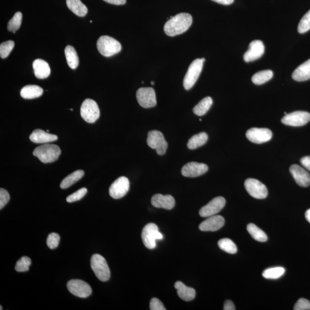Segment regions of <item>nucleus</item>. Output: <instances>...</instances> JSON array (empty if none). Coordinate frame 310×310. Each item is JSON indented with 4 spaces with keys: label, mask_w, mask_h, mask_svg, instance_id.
I'll return each instance as SVG.
<instances>
[{
    "label": "nucleus",
    "mask_w": 310,
    "mask_h": 310,
    "mask_svg": "<svg viewBox=\"0 0 310 310\" xmlns=\"http://www.w3.org/2000/svg\"><path fill=\"white\" fill-rule=\"evenodd\" d=\"M290 172L296 182L303 187H309L310 185V175L302 167L297 165L290 167Z\"/></svg>",
    "instance_id": "18"
},
{
    "label": "nucleus",
    "mask_w": 310,
    "mask_h": 310,
    "mask_svg": "<svg viewBox=\"0 0 310 310\" xmlns=\"http://www.w3.org/2000/svg\"><path fill=\"white\" fill-rule=\"evenodd\" d=\"M310 121V113L304 111H296L287 114L281 119V123L291 127H302Z\"/></svg>",
    "instance_id": "9"
},
{
    "label": "nucleus",
    "mask_w": 310,
    "mask_h": 310,
    "mask_svg": "<svg viewBox=\"0 0 310 310\" xmlns=\"http://www.w3.org/2000/svg\"><path fill=\"white\" fill-rule=\"evenodd\" d=\"M213 105V99L211 97H207L202 99L193 108L195 115L202 116L209 111Z\"/></svg>",
    "instance_id": "29"
},
{
    "label": "nucleus",
    "mask_w": 310,
    "mask_h": 310,
    "mask_svg": "<svg viewBox=\"0 0 310 310\" xmlns=\"http://www.w3.org/2000/svg\"><path fill=\"white\" fill-rule=\"evenodd\" d=\"M91 267L96 276L102 281H108L110 277V269L104 258L95 254L91 259Z\"/></svg>",
    "instance_id": "4"
},
{
    "label": "nucleus",
    "mask_w": 310,
    "mask_h": 310,
    "mask_svg": "<svg viewBox=\"0 0 310 310\" xmlns=\"http://www.w3.org/2000/svg\"><path fill=\"white\" fill-rule=\"evenodd\" d=\"M70 110H71V111H73V109H70Z\"/></svg>",
    "instance_id": "52"
},
{
    "label": "nucleus",
    "mask_w": 310,
    "mask_h": 310,
    "mask_svg": "<svg viewBox=\"0 0 310 310\" xmlns=\"http://www.w3.org/2000/svg\"><path fill=\"white\" fill-rule=\"evenodd\" d=\"M208 140V136L205 133H201L194 135L188 140L187 147L190 149H197L205 144Z\"/></svg>",
    "instance_id": "30"
},
{
    "label": "nucleus",
    "mask_w": 310,
    "mask_h": 310,
    "mask_svg": "<svg viewBox=\"0 0 310 310\" xmlns=\"http://www.w3.org/2000/svg\"><path fill=\"white\" fill-rule=\"evenodd\" d=\"M295 310H310V302L305 298L299 299L294 306Z\"/></svg>",
    "instance_id": "41"
},
{
    "label": "nucleus",
    "mask_w": 310,
    "mask_h": 310,
    "mask_svg": "<svg viewBox=\"0 0 310 310\" xmlns=\"http://www.w3.org/2000/svg\"><path fill=\"white\" fill-rule=\"evenodd\" d=\"M22 13L17 12L13 16L12 19H10L8 24V30L10 32H12L15 34L16 32L19 29L21 21H22Z\"/></svg>",
    "instance_id": "35"
},
{
    "label": "nucleus",
    "mask_w": 310,
    "mask_h": 310,
    "mask_svg": "<svg viewBox=\"0 0 310 310\" xmlns=\"http://www.w3.org/2000/svg\"><path fill=\"white\" fill-rule=\"evenodd\" d=\"M58 136L55 134L48 133L41 130H36L30 136L31 141L37 144L48 143L58 140Z\"/></svg>",
    "instance_id": "21"
},
{
    "label": "nucleus",
    "mask_w": 310,
    "mask_h": 310,
    "mask_svg": "<svg viewBox=\"0 0 310 310\" xmlns=\"http://www.w3.org/2000/svg\"><path fill=\"white\" fill-rule=\"evenodd\" d=\"M137 101L142 108H150L156 105L155 91L152 88H141L136 92Z\"/></svg>",
    "instance_id": "11"
},
{
    "label": "nucleus",
    "mask_w": 310,
    "mask_h": 310,
    "mask_svg": "<svg viewBox=\"0 0 310 310\" xmlns=\"http://www.w3.org/2000/svg\"><path fill=\"white\" fill-rule=\"evenodd\" d=\"M293 80L298 82L310 79V59L297 67L292 75Z\"/></svg>",
    "instance_id": "24"
},
{
    "label": "nucleus",
    "mask_w": 310,
    "mask_h": 310,
    "mask_svg": "<svg viewBox=\"0 0 310 310\" xmlns=\"http://www.w3.org/2000/svg\"><path fill=\"white\" fill-rule=\"evenodd\" d=\"M97 48L99 53L105 57L117 54L121 50L120 42L109 36H102L97 41Z\"/></svg>",
    "instance_id": "3"
},
{
    "label": "nucleus",
    "mask_w": 310,
    "mask_h": 310,
    "mask_svg": "<svg viewBox=\"0 0 310 310\" xmlns=\"http://www.w3.org/2000/svg\"><path fill=\"white\" fill-rule=\"evenodd\" d=\"M151 84L153 85H154L155 83H154V82H151Z\"/></svg>",
    "instance_id": "50"
},
{
    "label": "nucleus",
    "mask_w": 310,
    "mask_h": 310,
    "mask_svg": "<svg viewBox=\"0 0 310 310\" xmlns=\"http://www.w3.org/2000/svg\"><path fill=\"white\" fill-rule=\"evenodd\" d=\"M147 142L149 147L156 149L157 154L159 155H164L166 154L167 149L168 148V143L161 132L149 131Z\"/></svg>",
    "instance_id": "8"
},
{
    "label": "nucleus",
    "mask_w": 310,
    "mask_h": 310,
    "mask_svg": "<svg viewBox=\"0 0 310 310\" xmlns=\"http://www.w3.org/2000/svg\"><path fill=\"white\" fill-rule=\"evenodd\" d=\"M223 310H235L236 308H235V306L232 301L230 300H227L224 302L223 306Z\"/></svg>",
    "instance_id": "45"
},
{
    "label": "nucleus",
    "mask_w": 310,
    "mask_h": 310,
    "mask_svg": "<svg viewBox=\"0 0 310 310\" xmlns=\"http://www.w3.org/2000/svg\"><path fill=\"white\" fill-rule=\"evenodd\" d=\"M265 47L263 42L256 40L251 43L248 50L245 53L244 60L245 62H250L261 58L265 53Z\"/></svg>",
    "instance_id": "17"
},
{
    "label": "nucleus",
    "mask_w": 310,
    "mask_h": 310,
    "mask_svg": "<svg viewBox=\"0 0 310 310\" xmlns=\"http://www.w3.org/2000/svg\"><path fill=\"white\" fill-rule=\"evenodd\" d=\"M60 236L58 234L52 233L48 235L47 239V245L49 249H53L58 247L60 241Z\"/></svg>",
    "instance_id": "40"
},
{
    "label": "nucleus",
    "mask_w": 310,
    "mask_h": 310,
    "mask_svg": "<svg viewBox=\"0 0 310 310\" xmlns=\"http://www.w3.org/2000/svg\"><path fill=\"white\" fill-rule=\"evenodd\" d=\"M141 237L145 247L149 249L156 248V240H162L163 238L162 234L159 231L158 227L153 223L146 224L142 229Z\"/></svg>",
    "instance_id": "5"
},
{
    "label": "nucleus",
    "mask_w": 310,
    "mask_h": 310,
    "mask_svg": "<svg viewBox=\"0 0 310 310\" xmlns=\"http://www.w3.org/2000/svg\"><path fill=\"white\" fill-rule=\"evenodd\" d=\"M67 287L70 293L77 297L86 298L92 293L90 285L83 280H71L67 283Z\"/></svg>",
    "instance_id": "12"
},
{
    "label": "nucleus",
    "mask_w": 310,
    "mask_h": 310,
    "mask_svg": "<svg viewBox=\"0 0 310 310\" xmlns=\"http://www.w3.org/2000/svg\"><path fill=\"white\" fill-rule=\"evenodd\" d=\"M44 93V90L37 85H27L20 91V95L24 99H31L37 98Z\"/></svg>",
    "instance_id": "25"
},
{
    "label": "nucleus",
    "mask_w": 310,
    "mask_h": 310,
    "mask_svg": "<svg viewBox=\"0 0 310 310\" xmlns=\"http://www.w3.org/2000/svg\"><path fill=\"white\" fill-rule=\"evenodd\" d=\"M219 248L221 250L230 254H236L237 247L234 242L229 238H222L218 242Z\"/></svg>",
    "instance_id": "34"
},
{
    "label": "nucleus",
    "mask_w": 310,
    "mask_h": 310,
    "mask_svg": "<svg viewBox=\"0 0 310 310\" xmlns=\"http://www.w3.org/2000/svg\"><path fill=\"white\" fill-rule=\"evenodd\" d=\"M103 1L116 5H124L126 3V0H103Z\"/></svg>",
    "instance_id": "46"
},
{
    "label": "nucleus",
    "mask_w": 310,
    "mask_h": 310,
    "mask_svg": "<svg viewBox=\"0 0 310 310\" xmlns=\"http://www.w3.org/2000/svg\"><path fill=\"white\" fill-rule=\"evenodd\" d=\"M149 308L151 310H166V309L164 306L162 302L159 299L154 298L151 299Z\"/></svg>",
    "instance_id": "43"
},
{
    "label": "nucleus",
    "mask_w": 310,
    "mask_h": 310,
    "mask_svg": "<svg viewBox=\"0 0 310 310\" xmlns=\"http://www.w3.org/2000/svg\"><path fill=\"white\" fill-rule=\"evenodd\" d=\"M212 1L220 3V4L228 5L231 4L234 0H212Z\"/></svg>",
    "instance_id": "47"
},
{
    "label": "nucleus",
    "mask_w": 310,
    "mask_h": 310,
    "mask_svg": "<svg viewBox=\"0 0 310 310\" xmlns=\"http://www.w3.org/2000/svg\"><path fill=\"white\" fill-rule=\"evenodd\" d=\"M81 115L87 123H94L100 116L97 103L91 99H85L81 107Z\"/></svg>",
    "instance_id": "7"
},
{
    "label": "nucleus",
    "mask_w": 310,
    "mask_h": 310,
    "mask_svg": "<svg viewBox=\"0 0 310 310\" xmlns=\"http://www.w3.org/2000/svg\"><path fill=\"white\" fill-rule=\"evenodd\" d=\"M310 30V10L302 18L298 25V31L300 34H304Z\"/></svg>",
    "instance_id": "37"
},
{
    "label": "nucleus",
    "mask_w": 310,
    "mask_h": 310,
    "mask_svg": "<svg viewBox=\"0 0 310 310\" xmlns=\"http://www.w3.org/2000/svg\"><path fill=\"white\" fill-rule=\"evenodd\" d=\"M88 192L87 188H82L79 190L74 192L73 194L69 196L66 198L67 202L71 203L76 202L81 200V199L84 198V196L87 194Z\"/></svg>",
    "instance_id": "39"
},
{
    "label": "nucleus",
    "mask_w": 310,
    "mask_h": 310,
    "mask_svg": "<svg viewBox=\"0 0 310 310\" xmlns=\"http://www.w3.org/2000/svg\"><path fill=\"white\" fill-rule=\"evenodd\" d=\"M10 199V195L8 192L4 188L0 189V209H2L8 204Z\"/></svg>",
    "instance_id": "42"
},
{
    "label": "nucleus",
    "mask_w": 310,
    "mask_h": 310,
    "mask_svg": "<svg viewBox=\"0 0 310 310\" xmlns=\"http://www.w3.org/2000/svg\"><path fill=\"white\" fill-rule=\"evenodd\" d=\"M67 64L71 69H76L79 65V58L76 49L71 45H67L65 50Z\"/></svg>",
    "instance_id": "27"
},
{
    "label": "nucleus",
    "mask_w": 310,
    "mask_h": 310,
    "mask_svg": "<svg viewBox=\"0 0 310 310\" xmlns=\"http://www.w3.org/2000/svg\"><path fill=\"white\" fill-rule=\"evenodd\" d=\"M85 172L83 170H77L64 179L60 183V188L62 189H66L72 186L74 183L79 181L84 176Z\"/></svg>",
    "instance_id": "28"
},
{
    "label": "nucleus",
    "mask_w": 310,
    "mask_h": 310,
    "mask_svg": "<svg viewBox=\"0 0 310 310\" xmlns=\"http://www.w3.org/2000/svg\"><path fill=\"white\" fill-rule=\"evenodd\" d=\"M175 288L177 290L179 297L184 301H191L195 297L196 292L194 288L186 286L181 281H177L175 284Z\"/></svg>",
    "instance_id": "23"
},
{
    "label": "nucleus",
    "mask_w": 310,
    "mask_h": 310,
    "mask_svg": "<svg viewBox=\"0 0 310 310\" xmlns=\"http://www.w3.org/2000/svg\"><path fill=\"white\" fill-rule=\"evenodd\" d=\"M49 130H47V131L46 132H47V133H49Z\"/></svg>",
    "instance_id": "53"
},
{
    "label": "nucleus",
    "mask_w": 310,
    "mask_h": 310,
    "mask_svg": "<svg viewBox=\"0 0 310 310\" xmlns=\"http://www.w3.org/2000/svg\"><path fill=\"white\" fill-rule=\"evenodd\" d=\"M192 23V17L190 14L181 13L167 21L164 27V31L169 37H175L187 31Z\"/></svg>",
    "instance_id": "1"
},
{
    "label": "nucleus",
    "mask_w": 310,
    "mask_h": 310,
    "mask_svg": "<svg viewBox=\"0 0 310 310\" xmlns=\"http://www.w3.org/2000/svg\"><path fill=\"white\" fill-rule=\"evenodd\" d=\"M204 65L202 59H197L191 63L183 80V87L186 90H190L197 81Z\"/></svg>",
    "instance_id": "6"
},
{
    "label": "nucleus",
    "mask_w": 310,
    "mask_h": 310,
    "mask_svg": "<svg viewBox=\"0 0 310 310\" xmlns=\"http://www.w3.org/2000/svg\"><path fill=\"white\" fill-rule=\"evenodd\" d=\"M202 61L205 62V58H202Z\"/></svg>",
    "instance_id": "49"
},
{
    "label": "nucleus",
    "mask_w": 310,
    "mask_h": 310,
    "mask_svg": "<svg viewBox=\"0 0 310 310\" xmlns=\"http://www.w3.org/2000/svg\"><path fill=\"white\" fill-rule=\"evenodd\" d=\"M301 163L306 169L310 171V156H305L301 159Z\"/></svg>",
    "instance_id": "44"
},
{
    "label": "nucleus",
    "mask_w": 310,
    "mask_h": 310,
    "mask_svg": "<svg viewBox=\"0 0 310 310\" xmlns=\"http://www.w3.org/2000/svg\"><path fill=\"white\" fill-rule=\"evenodd\" d=\"M305 217L306 220L310 223V209L308 210L305 213Z\"/></svg>",
    "instance_id": "48"
},
{
    "label": "nucleus",
    "mask_w": 310,
    "mask_h": 310,
    "mask_svg": "<svg viewBox=\"0 0 310 310\" xmlns=\"http://www.w3.org/2000/svg\"><path fill=\"white\" fill-rule=\"evenodd\" d=\"M3 309L2 308V306H1V307H0V310H2Z\"/></svg>",
    "instance_id": "51"
},
{
    "label": "nucleus",
    "mask_w": 310,
    "mask_h": 310,
    "mask_svg": "<svg viewBox=\"0 0 310 310\" xmlns=\"http://www.w3.org/2000/svg\"><path fill=\"white\" fill-rule=\"evenodd\" d=\"M66 4L68 8L78 16L84 17L88 13V8L81 0H66Z\"/></svg>",
    "instance_id": "26"
},
{
    "label": "nucleus",
    "mask_w": 310,
    "mask_h": 310,
    "mask_svg": "<svg viewBox=\"0 0 310 310\" xmlns=\"http://www.w3.org/2000/svg\"><path fill=\"white\" fill-rule=\"evenodd\" d=\"M244 186L249 194L256 199H265L268 195V190L261 181L252 178L245 180Z\"/></svg>",
    "instance_id": "10"
},
{
    "label": "nucleus",
    "mask_w": 310,
    "mask_h": 310,
    "mask_svg": "<svg viewBox=\"0 0 310 310\" xmlns=\"http://www.w3.org/2000/svg\"><path fill=\"white\" fill-rule=\"evenodd\" d=\"M285 273L283 267H273L266 269L263 272V276L266 279H277Z\"/></svg>",
    "instance_id": "33"
},
{
    "label": "nucleus",
    "mask_w": 310,
    "mask_h": 310,
    "mask_svg": "<svg viewBox=\"0 0 310 310\" xmlns=\"http://www.w3.org/2000/svg\"><path fill=\"white\" fill-rule=\"evenodd\" d=\"M224 224V220L221 216L215 215L209 217L199 226L203 231H215L221 229Z\"/></svg>",
    "instance_id": "19"
},
{
    "label": "nucleus",
    "mask_w": 310,
    "mask_h": 310,
    "mask_svg": "<svg viewBox=\"0 0 310 310\" xmlns=\"http://www.w3.org/2000/svg\"><path fill=\"white\" fill-rule=\"evenodd\" d=\"M130 186V181L127 177H120L114 181L109 188L110 197L116 199L124 197L129 191Z\"/></svg>",
    "instance_id": "14"
},
{
    "label": "nucleus",
    "mask_w": 310,
    "mask_h": 310,
    "mask_svg": "<svg viewBox=\"0 0 310 310\" xmlns=\"http://www.w3.org/2000/svg\"><path fill=\"white\" fill-rule=\"evenodd\" d=\"M273 76V73L271 70H263L254 75L252 78V81L255 85H260L271 80Z\"/></svg>",
    "instance_id": "32"
},
{
    "label": "nucleus",
    "mask_w": 310,
    "mask_h": 310,
    "mask_svg": "<svg viewBox=\"0 0 310 310\" xmlns=\"http://www.w3.org/2000/svg\"><path fill=\"white\" fill-rule=\"evenodd\" d=\"M33 69L36 77L38 79H45L48 77L51 73L50 67L47 62L38 59L33 62Z\"/></svg>",
    "instance_id": "22"
},
{
    "label": "nucleus",
    "mask_w": 310,
    "mask_h": 310,
    "mask_svg": "<svg viewBox=\"0 0 310 310\" xmlns=\"http://www.w3.org/2000/svg\"><path fill=\"white\" fill-rule=\"evenodd\" d=\"M226 204L225 199L218 197L212 199L208 204L202 207L199 210V215L202 217H209L217 215L224 208Z\"/></svg>",
    "instance_id": "15"
},
{
    "label": "nucleus",
    "mask_w": 310,
    "mask_h": 310,
    "mask_svg": "<svg viewBox=\"0 0 310 310\" xmlns=\"http://www.w3.org/2000/svg\"><path fill=\"white\" fill-rule=\"evenodd\" d=\"M151 204L156 208L172 210L176 205V201L172 195L157 194L153 196Z\"/></svg>",
    "instance_id": "20"
},
{
    "label": "nucleus",
    "mask_w": 310,
    "mask_h": 310,
    "mask_svg": "<svg viewBox=\"0 0 310 310\" xmlns=\"http://www.w3.org/2000/svg\"><path fill=\"white\" fill-rule=\"evenodd\" d=\"M248 140L256 144H263L269 141L272 137L271 131L267 128H252L246 133Z\"/></svg>",
    "instance_id": "13"
},
{
    "label": "nucleus",
    "mask_w": 310,
    "mask_h": 310,
    "mask_svg": "<svg viewBox=\"0 0 310 310\" xmlns=\"http://www.w3.org/2000/svg\"><path fill=\"white\" fill-rule=\"evenodd\" d=\"M14 46H15V42L12 41L2 43L0 45V56H1V58L2 59L7 58L13 50Z\"/></svg>",
    "instance_id": "38"
},
{
    "label": "nucleus",
    "mask_w": 310,
    "mask_h": 310,
    "mask_svg": "<svg viewBox=\"0 0 310 310\" xmlns=\"http://www.w3.org/2000/svg\"><path fill=\"white\" fill-rule=\"evenodd\" d=\"M208 166L204 163L190 162L181 169L182 176L188 177H195L202 176L208 171Z\"/></svg>",
    "instance_id": "16"
},
{
    "label": "nucleus",
    "mask_w": 310,
    "mask_h": 310,
    "mask_svg": "<svg viewBox=\"0 0 310 310\" xmlns=\"http://www.w3.org/2000/svg\"><path fill=\"white\" fill-rule=\"evenodd\" d=\"M61 154L59 146L54 144H46L36 148L33 155L44 163H52L58 160Z\"/></svg>",
    "instance_id": "2"
},
{
    "label": "nucleus",
    "mask_w": 310,
    "mask_h": 310,
    "mask_svg": "<svg viewBox=\"0 0 310 310\" xmlns=\"http://www.w3.org/2000/svg\"><path fill=\"white\" fill-rule=\"evenodd\" d=\"M31 265V260L27 256H24L16 263L15 269L17 272H24L28 271Z\"/></svg>",
    "instance_id": "36"
},
{
    "label": "nucleus",
    "mask_w": 310,
    "mask_h": 310,
    "mask_svg": "<svg viewBox=\"0 0 310 310\" xmlns=\"http://www.w3.org/2000/svg\"><path fill=\"white\" fill-rule=\"evenodd\" d=\"M247 230L254 239L259 242H266L268 240L265 231L260 229L259 227L254 223H249L247 226Z\"/></svg>",
    "instance_id": "31"
}]
</instances>
